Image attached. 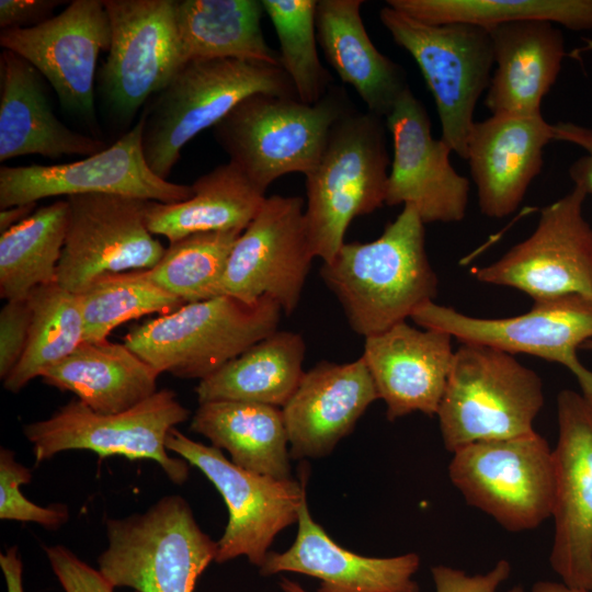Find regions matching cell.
<instances>
[{
	"label": "cell",
	"instance_id": "15",
	"mask_svg": "<svg viewBox=\"0 0 592 592\" xmlns=\"http://www.w3.org/2000/svg\"><path fill=\"white\" fill-rule=\"evenodd\" d=\"M111 24L99 92L109 112L128 124L181 67L175 0H104Z\"/></svg>",
	"mask_w": 592,
	"mask_h": 592
},
{
	"label": "cell",
	"instance_id": "28",
	"mask_svg": "<svg viewBox=\"0 0 592 592\" xmlns=\"http://www.w3.org/2000/svg\"><path fill=\"white\" fill-rule=\"evenodd\" d=\"M159 375L124 343L103 340L83 341L41 378L48 386L75 394L91 410L112 414L156 394Z\"/></svg>",
	"mask_w": 592,
	"mask_h": 592
},
{
	"label": "cell",
	"instance_id": "11",
	"mask_svg": "<svg viewBox=\"0 0 592 592\" xmlns=\"http://www.w3.org/2000/svg\"><path fill=\"white\" fill-rule=\"evenodd\" d=\"M166 447L198 468L221 494L229 513L223 536L217 542L216 562L239 556L262 567L275 536L297 522L306 498V473L301 481L276 479L246 470L221 449L196 442L173 428Z\"/></svg>",
	"mask_w": 592,
	"mask_h": 592
},
{
	"label": "cell",
	"instance_id": "23",
	"mask_svg": "<svg viewBox=\"0 0 592 592\" xmlns=\"http://www.w3.org/2000/svg\"><path fill=\"white\" fill-rule=\"evenodd\" d=\"M373 378L361 356L350 363L320 362L305 372L282 408L294 458L322 457L355 426L378 400Z\"/></svg>",
	"mask_w": 592,
	"mask_h": 592
},
{
	"label": "cell",
	"instance_id": "7",
	"mask_svg": "<svg viewBox=\"0 0 592 592\" xmlns=\"http://www.w3.org/2000/svg\"><path fill=\"white\" fill-rule=\"evenodd\" d=\"M105 524L107 547L98 558V570L114 588L193 592L215 561L217 542L201 530L180 496L163 497L144 513Z\"/></svg>",
	"mask_w": 592,
	"mask_h": 592
},
{
	"label": "cell",
	"instance_id": "35",
	"mask_svg": "<svg viewBox=\"0 0 592 592\" xmlns=\"http://www.w3.org/2000/svg\"><path fill=\"white\" fill-rule=\"evenodd\" d=\"M27 299L32 310L27 344L3 380L4 389L13 394L72 353L84 335L78 294L52 283L33 289Z\"/></svg>",
	"mask_w": 592,
	"mask_h": 592
},
{
	"label": "cell",
	"instance_id": "21",
	"mask_svg": "<svg viewBox=\"0 0 592 592\" xmlns=\"http://www.w3.org/2000/svg\"><path fill=\"white\" fill-rule=\"evenodd\" d=\"M452 339L407 321L365 338L362 357L389 421L417 411L436 415L453 365Z\"/></svg>",
	"mask_w": 592,
	"mask_h": 592
},
{
	"label": "cell",
	"instance_id": "26",
	"mask_svg": "<svg viewBox=\"0 0 592 592\" xmlns=\"http://www.w3.org/2000/svg\"><path fill=\"white\" fill-rule=\"evenodd\" d=\"M496 68L485 104L493 114H540L566 56L565 38L554 23L526 20L489 31Z\"/></svg>",
	"mask_w": 592,
	"mask_h": 592
},
{
	"label": "cell",
	"instance_id": "27",
	"mask_svg": "<svg viewBox=\"0 0 592 592\" xmlns=\"http://www.w3.org/2000/svg\"><path fill=\"white\" fill-rule=\"evenodd\" d=\"M363 0H319L317 42L340 79L371 112L386 118L410 88L403 68L373 44L361 18Z\"/></svg>",
	"mask_w": 592,
	"mask_h": 592
},
{
	"label": "cell",
	"instance_id": "38",
	"mask_svg": "<svg viewBox=\"0 0 592 592\" xmlns=\"http://www.w3.org/2000/svg\"><path fill=\"white\" fill-rule=\"evenodd\" d=\"M280 42L281 66L296 96L315 104L331 88L332 78L317 50L316 0H262Z\"/></svg>",
	"mask_w": 592,
	"mask_h": 592
},
{
	"label": "cell",
	"instance_id": "47",
	"mask_svg": "<svg viewBox=\"0 0 592 592\" xmlns=\"http://www.w3.org/2000/svg\"><path fill=\"white\" fill-rule=\"evenodd\" d=\"M532 592H589L583 589L571 588L562 582L538 581L532 587Z\"/></svg>",
	"mask_w": 592,
	"mask_h": 592
},
{
	"label": "cell",
	"instance_id": "40",
	"mask_svg": "<svg viewBox=\"0 0 592 592\" xmlns=\"http://www.w3.org/2000/svg\"><path fill=\"white\" fill-rule=\"evenodd\" d=\"M32 310L27 298L7 300L0 311V378L21 360L30 334Z\"/></svg>",
	"mask_w": 592,
	"mask_h": 592
},
{
	"label": "cell",
	"instance_id": "4",
	"mask_svg": "<svg viewBox=\"0 0 592 592\" xmlns=\"http://www.w3.org/2000/svg\"><path fill=\"white\" fill-rule=\"evenodd\" d=\"M383 117L352 109L332 127L323 153L306 177L305 220L315 258L331 262L351 221L386 203L388 167Z\"/></svg>",
	"mask_w": 592,
	"mask_h": 592
},
{
	"label": "cell",
	"instance_id": "19",
	"mask_svg": "<svg viewBox=\"0 0 592 592\" xmlns=\"http://www.w3.org/2000/svg\"><path fill=\"white\" fill-rule=\"evenodd\" d=\"M111 24L104 0H73L59 14L27 29L0 32V45L48 81L60 104L94 122V77L99 54L109 50Z\"/></svg>",
	"mask_w": 592,
	"mask_h": 592
},
{
	"label": "cell",
	"instance_id": "33",
	"mask_svg": "<svg viewBox=\"0 0 592 592\" xmlns=\"http://www.w3.org/2000/svg\"><path fill=\"white\" fill-rule=\"evenodd\" d=\"M68 221V203L58 200L0 234V296L27 298L38 286L56 283Z\"/></svg>",
	"mask_w": 592,
	"mask_h": 592
},
{
	"label": "cell",
	"instance_id": "18",
	"mask_svg": "<svg viewBox=\"0 0 592 592\" xmlns=\"http://www.w3.org/2000/svg\"><path fill=\"white\" fill-rule=\"evenodd\" d=\"M557 420L549 562L563 584L592 592V397L561 390Z\"/></svg>",
	"mask_w": 592,
	"mask_h": 592
},
{
	"label": "cell",
	"instance_id": "16",
	"mask_svg": "<svg viewBox=\"0 0 592 592\" xmlns=\"http://www.w3.org/2000/svg\"><path fill=\"white\" fill-rule=\"evenodd\" d=\"M144 119L114 144L82 160L58 164L0 168V208L79 194H115L158 203H178L193 195L192 185L158 177L141 146Z\"/></svg>",
	"mask_w": 592,
	"mask_h": 592
},
{
	"label": "cell",
	"instance_id": "34",
	"mask_svg": "<svg viewBox=\"0 0 592 592\" xmlns=\"http://www.w3.org/2000/svg\"><path fill=\"white\" fill-rule=\"evenodd\" d=\"M390 8L426 24L464 23L492 30L526 20L592 30V0H387Z\"/></svg>",
	"mask_w": 592,
	"mask_h": 592
},
{
	"label": "cell",
	"instance_id": "45",
	"mask_svg": "<svg viewBox=\"0 0 592 592\" xmlns=\"http://www.w3.org/2000/svg\"><path fill=\"white\" fill-rule=\"evenodd\" d=\"M0 566L5 579L8 592H24L23 563L18 554V548L11 547L0 554Z\"/></svg>",
	"mask_w": 592,
	"mask_h": 592
},
{
	"label": "cell",
	"instance_id": "41",
	"mask_svg": "<svg viewBox=\"0 0 592 592\" xmlns=\"http://www.w3.org/2000/svg\"><path fill=\"white\" fill-rule=\"evenodd\" d=\"M50 567L65 592H113L101 572L61 545L45 548Z\"/></svg>",
	"mask_w": 592,
	"mask_h": 592
},
{
	"label": "cell",
	"instance_id": "25",
	"mask_svg": "<svg viewBox=\"0 0 592 592\" xmlns=\"http://www.w3.org/2000/svg\"><path fill=\"white\" fill-rule=\"evenodd\" d=\"M0 65L1 162L26 155L89 157L106 148L102 140L75 132L57 118L43 76L27 60L3 49Z\"/></svg>",
	"mask_w": 592,
	"mask_h": 592
},
{
	"label": "cell",
	"instance_id": "39",
	"mask_svg": "<svg viewBox=\"0 0 592 592\" xmlns=\"http://www.w3.org/2000/svg\"><path fill=\"white\" fill-rule=\"evenodd\" d=\"M32 480V471L19 463L11 449H0V519L7 521L33 522L48 530L64 525L69 512L66 505L41 506L21 491V486Z\"/></svg>",
	"mask_w": 592,
	"mask_h": 592
},
{
	"label": "cell",
	"instance_id": "2",
	"mask_svg": "<svg viewBox=\"0 0 592 592\" xmlns=\"http://www.w3.org/2000/svg\"><path fill=\"white\" fill-rule=\"evenodd\" d=\"M257 93L296 96L280 65L236 58L182 65L141 113V146L150 169L168 180L190 140Z\"/></svg>",
	"mask_w": 592,
	"mask_h": 592
},
{
	"label": "cell",
	"instance_id": "9",
	"mask_svg": "<svg viewBox=\"0 0 592 592\" xmlns=\"http://www.w3.org/2000/svg\"><path fill=\"white\" fill-rule=\"evenodd\" d=\"M190 411L171 389L119 413H98L80 400H71L47 419L24 426L33 446L35 464L70 449H88L100 458L123 456L156 462L177 485L186 481L190 464L172 457L166 447L169 432L185 422Z\"/></svg>",
	"mask_w": 592,
	"mask_h": 592
},
{
	"label": "cell",
	"instance_id": "29",
	"mask_svg": "<svg viewBox=\"0 0 592 592\" xmlns=\"http://www.w3.org/2000/svg\"><path fill=\"white\" fill-rule=\"evenodd\" d=\"M190 428L227 451L237 466L276 479L291 478L282 408L247 401L198 403Z\"/></svg>",
	"mask_w": 592,
	"mask_h": 592
},
{
	"label": "cell",
	"instance_id": "36",
	"mask_svg": "<svg viewBox=\"0 0 592 592\" xmlns=\"http://www.w3.org/2000/svg\"><path fill=\"white\" fill-rule=\"evenodd\" d=\"M243 230L193 234L171 242L148 277L185 304L220 296L230 252Z\"/></svg>",
	"mask_w": 592,
	"mask_h": 592
},
{
	"label": "cell",
	"instance_id": "42",
	"mask_svg": "<svg viewBox=\"0 0 592 592\" xmlns=\"http://www.w3.org/2000/svg\"><path fill=\"white\" fill-rule=\"evenodd\" d=\"M431 573L435 592H497L499 585L509 578L511 565L501 559L487 573L475 576L447 566H435ZM508 592H524V589L519 584Z\"/></svg>",
	"mask_w": 592,
	"mask_h": 592
},
{
	"label": "cell",
	"instance_id": "17",
	"mask_svg": "<svg viewBox=\"0 0 592 592\" xmlns=\"http://www.w3.org/2000/svg\"><path fill=\"white\" fill-rule=\"evenodd\" d=\"M300 196L265 197L237 239L221 280L220 296L254 303L274 299L291 315L315 258Z\"/></svg>",
	"mask_w": 592,
	"mask_h": 592
},
{
	"label": "cell",
	"instance_id": "20",
	"mask_svg": "<svg viewBox=\"0 0 592 592\" xmlns=\"http://www.w3.org/2000/svg\"><path fill=\"white\" fill-rule=\"evenodd\" d=\"M386 126L394 155L385 205H412L424 224L463 220L469 181L453 168L451 147L432 136L426 110L410 88L386 117Z\"/></svg>",
	"mask_w": 592,
	"mask_h": 592
},
{
	"label": "cell",
	"instance_id": "30",
	"mask_svg": "<svg viewBox=\"0 0 592 592\" xmlns=\"http://www.w3.org/2000/svg\"><path fill=\"white\" fill-rule=\"evenodd\" d=\"M262 0H175L181 66L200 59L236 58L280 65L266 43Z\"/></svg>",
	"mask_w": 592,
	"mask_h": 592
},
{
	"label": "cell",
	"instance_id": "44",
	"mask_svg": "<svg viewBox=\"0 0 592 592\" xmlns=\"http://www.w3.org/2000/svg\"><path fill=\"white\" fill-rule=\"evenodd\" d=\"M60 3L64 2L56 0H1V30L36 26L53 18L54 9Z\"/></svg>",
	"mask_w": 592,
	"mask_h": 592
},
{
	"label": "cell",
	"instance_id": "14",
	"mask_svg": "<svg viewBox=\"0 0 592 592\" xmlns=\"http://www.w3.org/2000/svg\"><path fill=\"white\" fill-rule=\"evenodd\" d=\"M68 221L56 283L79 294L96 278L146 271L166 248L147 227L153 201L115 195L79 194L66 197Z\"/></svg>",
	"mask_w": 592,
	"mask_h": 592
},
{
	"label": "cell",
	"instance_id": "22",
	"mask_svg": "<svg viewBox=\"0 0 592 592\" xmlns=\"http://www.w3.org/2000/svg\"><path fill=\"white\" fill-rule=\"evenodd\" d=\"M554 140L542 113L493 114L475 122L467 144L480 212L504 218L516 210L543 168L544 148Z\"/></svg>",
	"mask_w": 592,
	"mask_h": 592
},
{
	"label": "cell",
	"instance_id": "49",
	"mask_svg": "<svg viewBox=\"0 0 592 592\" xmlns=\"http://www.w3.org/2000/svg\"><path fill=\"white\" fill-rule=\"evenodd\" d=\"M581 348L583 350L592 351V340L587 341Z\"/></svg>",
	"mask_w": 592,
	"mask_h": 592
},
{
	"label": "cell",
	"instance_id": "10",
	"mask_svg": "<svg viewBox=\"0 0 592 592\" xmlns=\"http://www.w3.org/2000/svg\"><path fill=\"white\" fill-rule=\"evenodd\" d=\"M448 475L469 505L510 532L533 530L553 515V449L537 432L459 448Z\"/></svg>",
	"mask_w": 592,
	"mask_h": 592
},
{
	"label": "cell",
	"instance_id": "46",
	"mask_svg": "<svg viewBox=\"0 0 592 592\" xmlns=\"http://www.w3.org/2000/svg\"><path fill=\"white\" fill-rule=\"evenodd\" d=\"M36 203L15 205L1 209L0 212V234L18 225L35 212Z\"/></svg>",
	"mask_w": 592,
	"mask_h": 592
},
{
	"label": "cell",
	"instance_id": "24",
	"mask_svg": "<svg viewBox=\"0 0 592 592\" xmlns=\"http://www.w3.org/2000/svg\"><path fill=\"white\" fill-rule=\"evenodd\" d=\"M293 545L269 553L260 572H296L320 581L317 592H419L413 580L420 566L414 553L387 558L366 557L338 545L310 515L303 501Z\"/></svg>",
	"mask_w": 592,
	"mask_h": 592
},
{
	"label": "cell",
	"instance_id": "32",
	"mask_svg": "<svg viewBox=\"0 0 592 592\" xmlns=\"http://www.w3.org/2000/svg\"><path fill=\"white\" fill-rule=\"evenodd\" d=\"M192 189L185 201L150 203L146 221L152 235L171 243L198 232L243 230L266 197L230 161L196 179Z\"/></svg>",
	"mask_w": 592,
	"mask_h": 592
},
{
	"label": "cell",
	"instance_id": "13",
	"mask_svg": "<svg viewBox=\"0 0 592 592\" xmlns=\"http://www.w3.org/2000/svg\"><path fill=\"white\" fill-rule=\"evenodd\" d=\"M573 189L540 210L535 230L501 258L475 271L478 281L519 289L533 301L578 295L592 300V228Z\"/></svg>",
	"mask_w": 592,
	"mask_h": 592
},
{
	"label": "cell",
	"instance_id": "1",
	"mask_svg": "<svg viewBox=\"0 0 592 592\" xmlns=\"http://www.w3.org/2000/svg\"><path fill=\"white\" fill-rule=\"evenodd\" d=\"M424 223L412 205L369 242H344L320 276L351 329L364 338L407 321L434 301L439 280L425 250Z\"/></svg>",
	"mask_w": 592,
	"mask_h": 592
},
{
	"label": "cell",
	"instance_id": "37",
	"mask_svg": "<svg viewBox=\"0 0 592 592\" xmlns=\"http://www.w3.org/2000/svg\"><path fill=\"white\" fill-rule=\"evenodd\" d=\"M83 341L107 340L118 326L145 315L172 312L185 303L153 283L146 271L101 276L78 294Z\"/></svg>",
	"mask_w": 592,
	"mask_h": 592
},
{
	"label": "cell",
	"instance_id": "8",
	"mask_svg": "<svg viewBox=\"0 0 592 592\" xmlns=\"http://www.w3.org/2000/svg\"><path fill=\"white\" fill-rule=\"evenodd\" d=\"M379 18L420 68L436 104L441 139L466 160L475 109L494 66L489 31L464 23L426 24L387 4Z\"/></svg>",
	"mask_w": 592,
	"mask_h": 592
},
{
	"label": "cell",
	"instance_id": "43",
	"mask_svg": "<svg viewBox=\"0 0 592 592\" xmlns=\"http://www.w3.org/2000/svg\"><path fill=\"white\" fill-rule=\"evenodd\" d=\"M554 140L566 141L581 147L585 155L569 168V177L574 186L587 195L592 194V128L571 122L553 124Z\"/></svg>",
	"mask_w": 592,
	"mask_h": 592
},
{
	"label": "cell",
	"instance_id": "12",
	"mask_svg": "<svg viewBox=\"0 0 592 592\" xmlns=\"http://www.w3.org/2000/svg\"><path fill=\"white\" fill-rule=\"evenodd\" d=\"M411 319L420 328L446 332L460 343L559 363L573 374L581 394L592 397V371L577 355V350L592 340V300L588 298L569 295L534 301L528 311L508 318L471 317L429 301Z\"/></svg>",
	"mask_w": 592,
	"mask_h": 592
},
{
	"label": "cell",
	"instance_id": "48",
	"mask_svg": "<svg viewBox=\"0 0 592 592\" xmlns=\"http://www.w3.org/2000/svg\"><path fill=\"white\" fill-rule=\"evenodd\" d=\"M281 589L283 592H307L298 583L285 578L281 581Z\"/></svg>",
	"mask_w": 592,
	"mask_h": 592
},
{
	"label": "cell",
	"instance_id": "6",
	"mask_svg": "<svg viewBox=\"0 0 592 592\" xmlns=\"http://www.w3.org/2000/svg\"><path fill=\"white\" fill-rule=\"evenodd\" d=\"M543 382L513 354L473 343L455 350L437 418L445 448L536 432Z\"/></svg>",
	"mask_w": 592,
	"mask_h": 592
},
{
	"label": "cell",
	"instance_id": "3",
	"mask_svg": "<svg viewBox=\"0 0 592 592\" xmlns=\"http://www.w3.org/2000/svg\"><path fill=\"white\" fill-rule=\"evenodd\" d=\"M352 109L344 89L333 84L315 104L257 93L213 127L214 138L229 161L265 193L284 174L311 172L333 125Z\"/></svg>",
	"mask_w": 592,
	"mask_h": 592
},
{
	"label": "cell",
	"instance_id": "31",
	"mask_svg": "<svg viewBox=\"0 0 592 592\" xmlns=\"http://www.w3.org/2000/svg\"><path fill=\"white\" fill-rule=\"evenodd\" d=\"M305 353L299 333L276 330L200 380L197 401H247L283 408L305 374Z\"/></svg>",
	"mask_w": 592,
	"mask_h": 592
},
{
	"label": "cell",
	"instance_id": "5",
	"mask_svg": "<svg viewBox=\"0 0 592 592\" xmlns=\"http://www.w3.org/2000/svg\"><path fill=\"white\" fill-rule=\"evenodd\" d=\"M280 305L217 296L187 303L132 329L124 344L159 374L202 380L278 330Z\"/></svg>",
	"mask_w": 592,
	"mask_h": 592
}]
</instances>
